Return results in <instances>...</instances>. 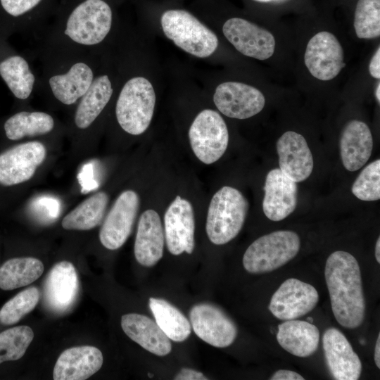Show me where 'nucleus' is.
<instances>
[{
	"label": "nucleus",
	"instance_id": "nucleus-34",
	"mask_svg": "<svg viewBox=\"0 0 380 380\" xmlns=\"http://www.w3.org/2000/svg\"><path fill=\"white\" fill-rule=\"evenodd\" d=\"M39 298V291L34 286L22 291L3 305L0 322L6 325L17 323L36 307Z\"/></svg>",
	"mask_w": 380,
	"mask_h": 380
},
{
	"label": "nucleus",
	"instance_id": "nucleus-5",
	"mask_svg": "<svg viewBox=\"0 0 380 380\" xmlns=\"http://www.w3.org/2000/svg\"><path fill=\"white\" fill-rule=\"evenodd\" d=\"M160 22L165 36L191 55L206 58L217 48L215 34L186 11H166Z\"/></svg>",
	"mask_w": 380,
	"mask_h": 380
},
{
	"label": "nucleus",
	"instance_id": "nucleus-40",
	"mask_svg": "<svg viewBox=\"0 0 380 380\" xmlns=\"http://www.w3.org/2000/svg\"><path fill=\"white\" fill-rule=\"evenodd\" d=\"M271 380H303V377L298 373L287 370V369H279L276 371L272 376L270 378Z\"/></svg>",
	"mask_w": 380,
	"mask_h": 380
},
{
	"label": "nucleus",
	"instance_id": "nucleus-31",
	"mask_svg": "<svg viewBox=\"0 0 380 380\" xmlns=\"http://www.w3.org/2000/svg\"><path fill=\"white\" fill-rule=\"evenodd\" d=\"M0 75L16 98L25 100L31 95L36 78L23 57L15 55L2 61Z\"/></svg>",
	"mask_w": 380,
	"mask_h": 380
},
{
	"label": "nucleus",
	"instance_id": "nucleus-10",
	"mask_svg": "<svg viewBox=\"0 0 380 380\" xmlns=\"http://www.w3.org/2000/svg\"><path fill=\"white\" fill-rule=\"evenodd\" d=\"M139 208L138 194L126 190L118 197L99 232L102 245L109 250L120 248L131 234Z\"/></svg>",
	"mask_w": 380,
	"mask_h": 380
},
{
	"label": "nucleus",
	"instance_id": "nucleus-26",
	"mask_svg": "<svg viewBox=\"0 0 380 380\" xmlns=\"http://www.w3.org/2000/svg\"><path fill=\"white\" fill-rule=\"evenodd\" d=\"M113 92L112 84L107 75L94 77L91 87L80 99L76 108L74 116L76 127L81 129L88 128L105 108Z\"/></svg>",
	"mask_w": 380,
	"mask_h": 380
},
{
	"label": "nucleus",
	"instance_id": "nucleus-8",
	"mask_svg": "<svg viewBox=\"0 0 380 380\" xmlns=\"http://www.w3.org/2000/svg\"><path fill=\"white\" fill-rule=\"evenodd\" d=\"M318 301L319 294L313 286L290 278L274 293L269 310L279 319H296L312 311Z\"/></svg>",
	"mask_w": 380,
	"mask_h": 380
},
{
	"label": "nucleus",
	"instance_id": "nucleus-12",
	"mask_svg": "<svg viewBox=\"0 0 380 380\" xmlns=\"http://www.w3.org/2000/svg\"><path fill=\"white\" fill-rule=\"evenodd\" d=\"M189 317L195 334L214 347H228L236 338L237 328L234 322L213 305H195L190 310Z\"/></svg>",
	"mask_w": 380,
	"mask_h": 380
},
{
	"label": "nucleus",
	"instance_id": "nucleus-2",
	"mask_svg": "<svg viewBox=\"0 0 380 380\" xmlns=\"http://www.w3.org/2000/svg\"><path fill=\"white\" fill-rule=\"evenodd\" d=\"M248 210V202L236 189L224 186L213 196L208 210L205 229L210 241L225 244L240 232Z\"/></svg>",
	"mask_w": 380,
	"mask_h": 380
},
{
	"label": "nucleus",
	"instance_id": "nucleus-32",
	"mask_svg": "<svg viewBox=\"0 0 380 380\" xmlns=\"http://www.w3.org/2000/svg\"><path fill=\"white\" fill-rule=\"evenodd\" d=\"M34 338L28 326H18L0 333V364L21 358Z\"/></svg>",
	"mask_w": 380,
	"mask_h": 380
},
{
	"label": "nucleus",
	"instance_id": "nucleus-17",
	"mask_svg": "<svg viewBox=\"0 0 380 380\" xmlns=\"http://www.w3.org/2000/svg\"><path fill=\"white\" fill-rule=\"evenodd\" d=\"M262 210L272 221H281L296 209L298 203V185L279 168L270 170L266 177Z\"/></svg>",
	"mask_w": 380,
	"mask_h": 380
},
{
	"label": "nucleus",
	"instance_id": "nucleus-25",
	"mask_svg": "<svg viewBox=\"0 0 380 380\" xmlns=\"http://www.w3.org/2000/svg\"><path fill=\"white\" fill-rule=\"evenodd\" d=\"M319 331L312 323L302 320H286L279 324L277 340L289 353L301 357L312 355L319 343Z\"/></svg>",
	"mask_w": 380,
	"mask_h": 380
},
{
	"label": "nucleus",
	"instance_id": "nucleus-30",
	"mask_svg": "<svg viewBox=\"0 0 380 380\" xmlns=\"http://www.w3.org/2000/svg\"><path fill=\"white\" fill-rule=\"evenodd\" d=\"M53 127V118L48 113L41 111H21L6 121L4 130L9 139L18 140L25 137L47 134Z\"/></svg>",
	"mask_w": 380,
	"mask_h": 380
},
{
	"label": "nucleus",
	"instance_id": "nucleus-13",
	"mask_svg": "<svg viewBox=\"0 0 380 380\" xmlns=\"http://www.w3.org/2000/svg\"><path fill=\"white\" fill-rule=\"evenodd\" d=\"M222 32L234 48L246 56L266 60L274 52L275 39L272 34L245 19L227 20Z\"/></svg>",
	"mask_w": 380,
	"mask_h": 380
},
{
	"label": "nucleus",
	"instance_id": "nucleus-4",
	"mask_svg": "<svg viewBox=\"0 0 380 380\" xmlns=\"http://www.w3.org/2000/svg\"><path fill=\"white\" fill-rule=\"evenodd\" d=\"M298 235L289 230H279L254 241L243 257L245 270L251 274L275 270L291 260L300 250Z\"/></svg>",
	"mask_w": 380,
	"mask_h": 380
},
{
	"label": "nucleus",
	"instance_id": "nucleus-29",
	"mask_svg": "<svg viewBox=\"0 0 380 380\" xmlns=\"http://www.w3.org/2000/svg\"><path fill=\"white\" fill-rule=\"evenodd\" d=\"M43 271L44 265L37 258L25 257L10 259L0 267V288L10 291L27 286L37 280Z\"/></svg>",
	"mask_w": 380,
	"mask_h": 380
},
{
	"label": "nucleus",
	"instance_id": "nucleus-41",
	"mask_svg": "<svg viewBox=\"0 0 380 380\" xmlns=\"http://www.w3.org/2000/svg\"><path fill=\"white\" fill-rule=\"evenodd\" d=\"M369 71L370 75L376 78L379 79L380 78V48L378 47L376 51L372 56L369 65Z\"/></svg>",
	"mask_w": 380,
	"mask_h": 380
},
{
	"label": "nucleus",
	"instance_id": "nucleus-6",
	"mask_svg": "<svg viewBox=\"0 0 380 380\" xmlns=\"http://www.w3.org/2000/svg\"><path fill=\"white\" fill-rule=\"evenodd\" d=\"M112 20V11L106 1L84 0L69 15L63 33L76 44L94 46L108 34Z\"/></svg>",
	"mask_w": 380,
	"mask_h": 380
},
{
	"label": "nucleus",
	"instance_id": "nucleus-47",
	"mask_svg": "<svg viewBox=\"0 0 380 380\" xmlns=\"http://www.w3.org/2000/svg\"><path fill=\"white\" fill-rule=\"evenodd\" d=\"M148 376L151 378L153 376V374H150V373H148Z\"/></svg>",
	"mask_w": 380,
	"mask_h": 380
},
{
	"label": "nucleus",
	"instance_id": "nucleus-42",
	"mask_svg": "<svg viewBox=\"0 0 380 380\" xmlns=\"http://www.w3.org/2000/svg\"><path fill=\"white\" fill-rule=\"evenodd\" d=\"M374 362L376 367L380 368V334H379L374 348Z\"/></svg>",
	"mask_w": 380,
	"mask_h": 380
},
{
	"label": "nucleus",
	"instance_id": "nucleus-27",
	"mask_svg": "<svg viewBox=\"0 0 380 380\" xmlns=\"http://www.w3.org/2000/svg\"><path fill=\"white\" fill-rule=\"evenodd\" d=\"M108 200L104 191L94 194L64 217L62 227L68 230H89L96 227L103 218Z\"/></svg>",
	"mask_w": 380,
	"mask_h": 380
},
{
	"label": "nucleus",
	"instance_id": "nucleus-15",
	"mask_svg": "<svg viewBox=\"0 0 380 380\" xmlns=\"http://www.w3.org/2000/svg\"><path fill=\"white\" fill-rule=\"evenodd\" d=\"M165 236L170 253L191 254L194 248L195 219L191 203L177 196L164 216Z\"/></svg>",
	"mask_w": 380,
	"mask_h": 380
},
{
	"label": "nucleus",
	"instance_id": "nucleus-39",
	"mask_svg": "<svg viewBox=\"0 0 380 380\" xmlns=\"http://www.w3.org/2000/svg\"><path fill=\"white\" fill-rule=\"evenodd\" d=\"M175 380H206L208 379L201 372L190 368H182L175 376Z\"/></svg>",
	"mask_w": 380,
	"mask_h": 380
},
{
	"label": "nucleus",
	"instance_id": "nucleus-45",
	"mask_svg": "<svg viewBox=\"0 0 380 380\" xmlns=\"http://www.w3.org/2000/svg\"><path fill=\"white\" fill-rule=\"evenodd\" d=\"M253 1H258V2H262V3H270V2L283 1H285V0H253Z\"/></svg>",
	"mask_w": 380,
	"mask_h": 380
},
{
	"label": "nucleus",
	"instance_id": "nucleus-7",
	"mask_svg": "<svg viewBox=\"0 0 380 380\" xmlns=\"http://www.w3.org/2000/svg\"><path fill=\"white\" fill-rule=\"evenodd\" d=\"M189 138L195 156L202 163L210 165L225 153L229 132L224 120L217 112L205 109L193 121Z\"/></svg>",
	"mask_w": 380,
	"mask_h": 380
},
{
	"label": "nucleus",
	"instance_id": "nucleus-38",
	"mask_svg": "<svg viewBox=\"0 0 380 380\" xmlns=\"http://www.w3.org/2000/svg\"><path fill=\"white\" fill-rule=\"evenodd\" d=\"M77 179L83 194H87L98 188L99 184L94 177L93 163L90 162L83 165L77 175Z\"/></svg>",
	"mask_w": 380,
	"mask_h": 380
},
{
	"label": "nucleus",
	"instance_id": "nucleus-44",
	"mask_svg": "<svg viewBox=\"0 0 380 380\" xmlns=\"http://www.w3.org/2000/svg\"><path fill=\"white\" fill-rule=\"evenodd\" d=\"M379 91H380V83L378 82L376 88V91H375V95H376V100L378 101L379 103L380 102Z\"/></svg>",
	"mask_w": 380,
	"mask_h": 380
},
{
	"label": "nucleus",
	"instance_id": "nucleus-22",
	"mask_svg": "<svg viewBox=\"0 0 380 380\" xmlns=\"http://www.w3.org/2000/svg\"><path fill=\"white\" fill-rule=\"evenodd\" d=\"M164 234L158 213L148 209L140 216L134 243V255L145 267L156 265L163 257Z\"/></svg>",
	"mask_w": 380,
	"mask_h": 380
},
{
	"label": "nucleus",
	"instance_id": "nucleus-11",
	"mask_svg": "<svg viewBox=\"0 0 380 380\" xmlns=\"http://www.w3.org/2000/svg\"><path fill=\"white\" fill-rule=\"evenodd\" d=\"M46 155L44 144L29 141L0 154V184L12 186L30 179Z\"/></svg>",
	"mask_w": 380,
	"mask_h": 380
},
{
	"label": "nucleus",
	"instance_id": "nucleus-14",
	"mask_svg": "<svg viewBox=\"0 0 380 380\" xmlns=\"http://www.w3.org/2000/svg\"><path fill=\"white\" fill-rule=\"evenodd\" d=\"M213 101L222 114L241 120L259 113L265 104V96L260 91L237 82H226L218 85Z\"/></svg>",
	"mask_w": 380,
	"mask_h": 380
},
{
	"label": "nucleus",
	"instance_id": "nucleus-33",
	"mask_svg": "<svg viewBox=\"0 0 380 380\" xmlns=\"http://www.w3.org/2000/svg\"><path fill=\"white\" fill-rule=\"evenodd\" d=\"M354 28L360 39H374L380 35V0H358Z\"/></svg>",
	"mask_w": 380,
	"mask_h": 380
},
{
	"label": "nucleus",
	"instance_id": "nucleus-24",
	"mask_svg": "<svg viewBox=\"0 0 380 380\" xmlns=\"http://www.w3.org/2000/svg\"><path fill=\"white\" fill-rule=\"evenodd\" d=\"M121 327L126 335L150 353L164 356L172 349L170 338L149 317L129 313L122 316Z\"/></svg>",
	"mask_w": 380,
	"mask_h": 380
},
{
	"label": "nucleus",
	"instance_id": "nucleus-36",
	"mask_svg": "<svg viewBox=\"0 0 380 380\" xmlns=\"http://www.w3.org/2000/svg\"><path fill=\"white\" fill-rule=\"evenodd\" d=\"M31 209L33 213L44 222H51L60 215V201L51 196H42L32 201Z\"/></svg>",
	"mask_w": 380,
	"mask_h": 380
},
{
	"label": "nucleus",
	"instance_id": "nucleus-46",
	"mask_svg": "<svg viewBox=\"0 0 380 380\" xmlns=\"http://www.w3.org/2000/svg\"><path fill=\"white\" fill-rule=\"evenodd\" d=\"M307 320L310 321L309 322H310V323H312L313 322V319L312 317H308Z\"/></svg>",
	"mask_w": 380,
	"mask_h": 380
},
{
	"label": "nucleus",
	"instance_id": "nucleus-16",
	"mask_svg": "<svg viewBox=\"0 0 380 380\" xmlns=\"http://www.w3.org/2000/svg\"><path fill=\"white\" fill-rule=\"evenodd\" d=\"M322 346L329 371L336 380H357L362 363L346 337L338 329H327L322 336Z\"/></svg>",
	"mask_w": 380,
	"mask_h": 380
},
{
	"label": "nucleus",
	"instance_id": "nucleus-18",
	"mask_svg": "<svg viewBox=\"0 0 380 380\" xmlns=\"http://www.w3.org/2000/svg\"><path fill=\"white\" fill-rule=\"evenodd\" d=\"M280 170L296 182L308 179L314 160L305 139L296 132H284L276 144Z\"/></svg>",
	"mask_w": 380,
	"mask_h": 380
},
{
	"label": "nucleus",
	"instance_id": "nucleus-21",
	"mask_svg": "<svg viewBox=\"0 0 380 380\" xmlns=\"http://www.w3.org/2000/svg\"><path fill=\"white\" fill-rule=\"evenodd\" d=\"M372 148L373 138L366 123L353 120L345 125L340 138V153L346 170L354 172L364 166Z\"/></svg>",
	"mask_w": 380,
	"mask_h": 380
},
{
	"label": "nucleus",
	"instance_id": "nucleus-1",
	"mask_svg": "<svg viewBox=\"0 0 380 380\" xmlns=\"http://www.w3.org/2000/svg\"><path fill=\"white\" fill-rule=\"evenodd\" d=\"M324 276L332 312L346 329L361 326L365 317V299L360 268L350 253L337 251L327 258Z\"/></svg>",
	"mask_w": 380,
	"mask_h": 380
},
{
	"label": "nucleus",
	"instance_id": "nucleus-43",
	"mask_svg": "<svg viewBox=\"0 0 380 380\" xmlns=\"http://www.w3.org/2000/svg\"><path fill=\"white\" fill-rule=\"evenodd\" d=\"M375 257L378 263H380V237L378 238L375 246Z\"/></svg>",
	"mask_w": 380,
	"mask_h": 380
},
{
	"label": "nucleus",
	"instance_id": "nucleus-28",
	"mask_svg": "<svg viewBox=\"0 0 380 380\" xmlns=\"http://www.w3.org/2000/svg\"><path fill=\"white\" fill-rule=\"evenodd\" d=\"M148 305L156 322L170 339L182 342L189 336L190 323L179 309L164 299L152 297Z\"/></svg>",
	"mask_w": 380,
	"mask_h": 380
},
{
	"label": "nucleus",
	"instance_id": "nucleus-19",
	"mask_svg": "<svg viewBox=\"0 0 380 380\" xmlns=\"http://www.w3.org/2000/svg\"><path fill=\"white\" fill-rule=\"evenodd\" d=\"M79 288L74 265L68 261L56 263L47 275L44 297L49 308L56 312H64L75 303Z\"/></svg>",
	"mask_w": 380,
	"mask_h": 380
},
{
	"label": "nucleus",
	"instance_id": "nucleus-20",
	"mask_svg": "<svg viewBox=\"0 0 380 380\" xmlns=\"http://www.w3.org/2000/svg\"><path fill=\"white\" fill-rule=\"evenodd\" d=\"M101 351L82 346L66 349L58 357L53 372L54 380H84L98 372L103 365Z\"/></svg>",
	"mask_w": 380,
	"mask_h": 380
},
{
	"label": "nucleus",
	"instance_id": "nucleus-23",
	"mask_svg": "<svg viewBox=\"0 0 380 380\" xmlns=\"http://www.w3.org/2000/svg\"><path fill=\"white\" fill-rule=\"evenodd\" d=\"M94 79V70L83 61L73 63L62 73L52 75L49 86L53 96L65 105H72L88 91Z\"/></svg>",
	"mask_w": 380,
	"mask_h": 380
},
{
	"label": "nucleus",
	"instance_id": "nucleus-9",
	"mask_svg": "<svg viewBox=\"0 0 380 380\" xmlns=\"http://www.w3.org/2000/svg\"><path fill=\"white\" fill-rule=\"evenodd\" d=\"M343 48L331 32L322 31L308 42L304 62L315 78L328 81L336 77L345 67Z\"/></svg>",
	"mask_w": 380,
	"mask_h": 380
},
{
	"label": "nucleus",
	"instance_id": "nucleus-3",
	"mask_svg": "<svg viewBox=\"0 0 380 380\" xmlns=\"http://www.w3.org/2000/svg\"><path fill=\"white\" fill-rule=\"evenodd\" d=\"M156 94L151 82L143 77L126 82L118 96L115 115L121 128L139 135L148 127L154 113Z\"/></svg>",
	"mask_w": 380,
	"mask_h": 380
},
{
	"label": "nucleus",
	"instance_id": "nucleus-35",
	"mask_svg": "<svg viewBox=\"0 0 380 380\" xmlns=\"http://www.w3.org/2000/svg\"><path fill=\"white\" fill-rule=\"evenodd\" d=\"M352 193L358 199L365 201L380 198V160L367 165L354 182Z\"/></svg>",
	"mask_w": 380,
	"mask_h": 380
},
{
	"label": "nucleus",
	"instance_id": "nucleus-37",
	"mask_svg": "<svg viewBox=\"0 0 380 380\" xmlns=\"http://www.w3.org/2000/svg\"><path fill=\"white\" fill-rule=\"evenodd\" d=\"M3 8L9 15L18 17L33 9L42 0H0Z\"/></svg>",
	"mask_w": 380,
	"mask_h": 380
}]
</instances>
